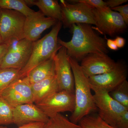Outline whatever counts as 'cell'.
I'll return each mask as SVG.
<instances>
[{
    "label": "cell",
    "instance_id": "obj_1",
    "mask_svg": "<svg viewBox=\"0 0 128 128\" xmlns=\"http://www.w3.org/2000/svg\"><path fill=\"white\" fill-rule=\"evenodd\" d=\"M72 36L69 41L58 38V44L66 48L69 57L78 62L91 54H107L109 51L105 38L99 36L90 24H76L72 26Z\"/></svg>",
    "mask_w": 128,
    "mask_h": 128
},
{
    "label": "cell",
    "instance_id": "obj_2",
    "mask_svg": "<svg viewBox=\"0 0 128 128\" xmlns=\"http://www.w3.org/2000/svg\"><path fill=\"white\" fill-rule=\"evenodd\" d=\"M69 62L74 80L75 107L70 118L73 123L78 124L84 117L97 110L88 78L85 75L78 62L69 57Z\"/></svg>",
    "mask_w": 128,
    "mask_h": 128
},
{
    "label": "cell",
    "instance_id": "obj_3",
    "mask_svg": "<svg viewBox=\"0 0 128 128\" xmlns=\"http://www.w3.org/2000/svg\"><path fill=\"white\" fill-rule=\"evenodd\" d=\"M62 24L58 21L48 33L41 39L33 42L32 54L28 63L20 71V78L26 76L29 72L42 62L52 58L61 45L58 44V34Z\"/></svg>",
    "mask_w": 128,
    "mask_h": 128
},
{
    "label": "cell",
    "instance_id": "obj_4",
    "mask_svg": "<svg viewBox=\"0 0 128 128\" xmlns=\"http://www.w3.org/2000/svg\"><path fill=\"white\" fill-rule=\"evenodd\" d=\"M26 17L14 10L0 8V34L2 44H9L24 38Z\"/></svg>",
    "mask_w": 128,
    "mask_h": 128
},
{
    "label": "cell",
    "instance_id": "obj_5",
    "mask_svg": "<svg viewBox=\"0 0 128 128\" xmlns=\"http://www.w3.org/2000/svg\"><path fill=\"white\" fill-rule=\"evenodd\" d=\"M90 87L94 92L93 97L98 115L105 122L115 128L120 115L128 108L112 98L107 91L91 86Z\"/></svg>",
    "mask_w": 128,
    "mask_h": 128
},
{
    "label": "cell",
    "instance_id": "obj_6",
    "mask_svg": "<svg viewBox=\"0 0 128 128\" xmlns=\"http://www.w3.org/2000/svg\"><path fill=\"white\" fill-rule=\"evenodd\" d=\"M96 27L95 30L102 34L114 37L125 32L127 25L118 12L108 7L93 10Z\"/></svg>",
    "mask_w": 128,
    "mask_h": 128
},
{
    "label": "cell",
    "instance_id": "obj_7",
    "mask_svg": "<svg viewBox=\"0 0 128 128\" xmlns=\"http://www.w3.org/2000/svg\"><path fill=\"white\" fill-rule=\"evenodd\" d=\"M33 42L24 38L9 44L0 68L20 70L23 68L31 56Z\"/></svg>",
    "mask_w": 128,
    "mask_h": 128
},
{
    "label": "cell",
    "instance_id": "obj_8",
    "mask_svg": "<svg viewBox=\"0 0 128 128\" xmlns=\"http://www.w3.org/2000/svg\"><path fill=\"white\" fill-rule=\"evenodd\" d=\"M62 10L61 22L65 28H71L76 24L96 25L93 8L84 3L76 2L70 4L65 0H60Z\"/></svg>",
    "mask_w": 128,
    "mask_h": 128
},
{
    "label": "cell",
    "instance_id": "obj_9",
    "mask_svg": "<svg viewBox=\"0 0 128 128\" xmlns=\"http://www.w3.org/2000/svg\"><path fill=\"white\" fill-rule=\"evenodd\" d=\"M36 105L49 118L63 112L72 113L75 107L74 94L67 91L57 92Z\"/></svg>",
    "mask_w": 128,
    "mask_h": 128
},
{
    "label": "cell",
    "instance_id": "obj_10",
    "mask_svg": "<svg viewBox=\"0 0 128 128\" xmlns=\"http://www.w3.org/2000/svg\"><path fill=\"white\" fill-rule=\"evenodd\" d=\"M55 74L59 91L74 94V80L66 48L61 46L54 57Z\"/></svg>",
    "mask_w": 128,
    "mask_h": 128
},
{
    "label": "cell",
    "instance_id": "obj_11",
    "mask_svg": "<svg viewBox=\"0 0 128 128\" xmlns=\"http://www.w3.org/2000/svg\"><path fill=\"white\" fill-rule=\"evenodd\" d=\"M128 75L127 65L123 61H118L114 68L110 71L90 76L88 80L92 86L104 89L109 92L127 80Z\"/></svg>",
    "mask_w": 128,
    "mask_h": 128
},
{
    "label": "cell",
    "instance_id": "obj_12",
    "mask_svg": "<svg viewBox=\"0 0 128 128\" xmlns=\"http://www.w3.org/2000/svg\"><path fill=\"white\" fill-rule=\"evenodd\" d=\"M0 96L13 107L26 104L34 103L31 84L26 76L10 85Z\"/></svg>",
    "mask_w": 128,
    "mask_h": 128
},
{
    "label": "cell",
    "instance_id": "obj_13",
    "mask_svg": "<svg viewBox=\"0 0 128 128\" xmlns=\"http://www.w3.org/2000/svg\"><path fill=\"white\" fill-rule=\"evenodd\" d=\"M58 21L47 17L40 10L26 17L24 24V38L32 42L38 40L45 30L56 24Z\"/></svg>",
    "mask_w": 128,
    "mask_h": 128
},
{
    "label": "cell",
    "instance_id": "obj_14",
    "mask_svg": "<svg viewBox=\"0 0 128 128\" xmlns=\"http://www.w3.org/2000/svg\"><path fill=\"white\" fill-rule=\"evenodd\" d=\"M81 61V68L88 78L110 71L116 63L107 54H90Z\"/></svg>",
    "mask_w": 128,
    "mask_h": 128
},
{
    "label": "cell",
    "instance_id": "obj_15",
    "mask_svg": "<svg viewBox=\"0 0 128 128\" xmlns=\"http://www.w3.org/2000/svg\"><path fill=\"white\" fill-rule=\"evenodd\" d=\"M49 119L34 103L26 104L13 107V124L20 127L32 123H46Z\"/></svg>",
    "mask_w": 128,
    "mask_h": 128
},
{
    "label": "cell",
    "instance_id": "obj_16",
    "mask_svg": "<svg viewBox=\"0 0 128 128\" xmlns=\"http://www.w3.org/2000/svg\"><path fill=\"white\" fill-rule=\"evenodd\" d=\"M35 104L39 103L56 92H59L55 74L43 80L31 84Z\"/></svg>",
    "mask_w": 128,
    "mask_h": 128
},
{
    "label": "cell",
    "instance_id": "obj_17",
    "mask_svg": "<svg viewBox=\"0 0 128 128\" xmlns=\"http://www.w3.org/2000/svg\"><path fill=\"white\" fill-rule=\"evenodd\" d=\"M54 57L38 65L28 72L26 76L31 84L55 74Z\"/></svg>",
    "mask_w": 128,
    "mask_h": 128
},
{
    "label": "cell",
    "instance_id": "obj_18",
    "mask_svg": "<svg viewBox=\"0 0 128 128\" xmlns=\"http://www.w3.org/2000/svg\"><path fill=\"white\" fill-rule=\"evenodd\" d=\"M33 6H36L47 17L55 19L61 22L62 10L60 5L56 0H34Z\"/></svg>",
    "mask_w": 128,
    "mask_h": 128
},
{
    "label": "cell",
    "instance_id": "obj_19",
    "mask_svg": "<svg viewBox=\"0 0 128 128\" xmlns=\"http://www.w3.org/2000/svg\"><path fill=\"white\" fill-rule=\"evenodd\" d=\"M21 70L0 68V96L10 85L20 78Z\"/></svg>",
    "mask_w": 128,
    "mask_h": 128
},
{
    "label": "cell",
    "instance_id": "obj_20",
    "mask_svg": "<svg viewBox=\"0 0 128 128\" xmlns=\"http://www.w3.org/2000/svg\"><path fill=\"white\" fill-rule=\"evenodd\" d=\"M0 8L14 10L26 17L34 12L28 6L24 0H0Z\"/></svg>",
    "mask_w": 128,
    "mask_h": 128
},
{
    "label": "cell",
    "instance_id": "obj_21",
    "mask_svg": "<svg viewBox=\"0 0 128 128\" xmlns=\"http://www.w3.org/2000/svg\"><path fill=\"white\" fill-rule=\"evenodd\" d=\"M43 128H82L78 124L73 123L64 115L58 114L49 118Z\"/></svg>",
    "mask_w": 128,
    "mask_h": 128
},
{
    "label": "cell",
    "instance_id": "obj_22",
    "mask_svg": "<svg viewBox=\"0 0 128 128\" xmlns=\"http://www.w3.org/2000/svg\"><path fill=\"white\" fill-rule=\"evenodd\" d=\"M78 124L82 128H116L105 122L98 114H92L84 117Z\"/></svg>",
    "mask_w": 128,
    "mask_h": 128
},
{
    "label": "cell",
    "instance_id": "obj_23",
    "mask_svg": "<svg viewBox=\"0 0 128 128\" xmlns=\"http://www.w3.org/2000/svg\"><path fill=\"white\" fill-rule=\"evenodd\" d=\"M110 96L128 109V82L127 80L109 92Z\"/></svg>",
    "mask_w": 128,
    "mask_h": 128
},
{
    "label": "cell",
    "instance_id": "obj_24",
    "mask_svg": "<svg viewBox=\"0 0 128 128\" xmlns=\"http://www.w3.org/2000/svg\"><path fill=\"white\" fill-rule=\"evenodd\" d=\"M13 107L0 96V126L13 124Z\"/></svg>",
    "mask_w": 128,
    "mask_h": 128
},
{
    "label": "cell",
    "instance_id": "obj_25",
    "mask_svg": "<svg viewBox=\"0 0 128 128\" xmlns=\"http://www.w3.org/2000/svg\"><path fill=\"white\" fill-rule=\"evenodd\" d=\"M69 1L74 2H82L95 9H102L107 7L106 2L102 0H75Z\"/></svg>",
    "mask_w": 128,
    "mask_h": 128
},
{
    "label": "cell",
    "instance_id": "obj_26",
    "mask_svg": "<svg viewBox=\"0 0 128 128\" xmlns=\"http://www.w3.org/2000/svg\"><path fill=\"white\" fill-rule=\"evenodd\" d=\"M112 10L118 12L123 18L126 25L128 24V5L120 6L111 9Z\"/></svg>",
    "mask_w": 128,
    "mask_h": 128
},
{
    "label": "cell",
    "instance_id": "obj_27",
    "mask_svg": "<svg viewBox=\"0 0 128 128\" xmlns=\"http://www.w3.org/2000/svg\"><path fill=\"white\" fill-rule=\"evenodd\" d=\"M116 128H128V110L121 114L116 124Z\"/></svg>",
    "mask_w": 128,
    "mask_h": 128
},
{
    "label": "cell",
    "instance_id": "obj_28",
    "mask_svg": "<svg viewBox=\"0 0 128 128\" xmlns=\"http://www.w3.org/2000/svg\"><path fill=\"white\" fill-rule=\"evenodd\" d=\"M128 2V0H108L105 2L107 7L112 9L119 6Z\"/></svg>",
    "mask_w": 128,
    "mask_h": 128
},
{
    "label": "cell",
    "instance_id": "obj_29",
    "mask_svg": "<svg viewBox=\"0 0 128 128\" xmlns=\"http://www.w3.org/2000/svg\"><path fill=\"white\" fill-rule=\"evenodd\" d=\"M45 124V123L42 122L32 123L18 127V128H43ZM0 128H6L0 126Z\"/></svg>",
    "mask_w": 128,
    "mask_h": 128
},
{
    "label": "cell",
    "instance_id": "obj_30",
    "mask_svg": "<svg viewBox=\"0 0 128 128\" xmlns=\"http://www.w3.org/2000/svg\"><path fill=\"white\" fill-rule=\"evenodd\" d=\"M9 44H0V64L7 51Z\"/></svg>",
    "mask_w": 128,
    "mask_h": 128
},
{
    "label": "cell",
    "instance_id": "obj_31",
    "mask_svg": "<svg viewBox=\"0 0 128 128\" xmlns=\"http://www.w3.org/2000/svg\"><path fill=\"white\" fill-rule=\"evenodd\" d=\"M106 42V45L108 48H109L110 50H117L118 49V48L116 46V43L114 41V40L112 39H107L105 38Z\"/></svg>",
    "mask_w": 128,
    "mask_h": 128
},
{
    "label": "cell",
    "instance_id": "obj_32",
    "mask_svg": "<svg viewBox=\"0 0 128 128\" xmlns=\"http://www.w3.org/2000/svg\"><path fill=\"white\" fill-rule=\"evenodd\" d=\"M118 48H123L126 43V40L122 37L117 36L114 40Z\"/></svg>",
    "mask_w": 128,
    "mask_h": 128
},
{
    "label": "cell",
    "instance_id": "obj_33",
    "mask_svg": "<svg viewBox=\"0 0 128 128\" xmlns=\"http://www.w3.org/2000/svg\"><path fill=\"white\" fill-rule=\"evenodd\" d=\"M2 44V41L1 38L0 34V44Z\"/></svg>",
    "mask_w": 128,
    "mask_h": 128
}]
</instances>
